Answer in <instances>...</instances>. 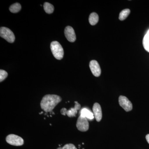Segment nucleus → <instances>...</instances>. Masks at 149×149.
Listing matches in <instances>:
<instances>
[{"mask_svg": "<svg viewBox=\"0 0 149 149\" xmlns=\"http://www.w3.org/2000/svg\"><path fill=\"white\" fill-rule=\"evenodd\" d=\"M7 143L12 146H19L24 144V140L15 134H10L6 138Z\"/></svg>", "mask_w": 149, "mask_h": 149, "instance_id": "obj_5", "label": "nucleus"}, {"mask_svg": "<svg viewBox=\"0 0 149 149\" xmlns=\"http://www.w3.org/2000/svg\"><path fill=\"white\" fill-rule=\"evenodd\" d=\"M64 33L66 39L69 42H73L76 40V35L72 27L68 26L65 27Z\"/></svg>", "mask_w": 149, "mask_h": 149, "instance_id": "obj_9", "label": "nucleus"}, {"mask_svg": "<svg viewBox=\"0 0 149 149\" xmlns=\"http://www.w3.org/2000/svg\"><path fill=\"white\" fill-rule=\"evenodd\" d=\"M90 69L93 75L95 77H99L101 73V70L98 63L95 60L91 61L90 63Z\"/></svg>", "mask_w": 149, "mask_h": 149, "instance_id": "obj_8", "label": "nucleus"}, {"mask_svg": "<svg viewBox=\"0 0 149 149\" xmlns=\"http://www.w3.org/2000/svg\"><path fill=\"white\" fill-rule=\"evenodd\" d=\"M57 149H77V148L75 147L73 144H67L65 145V146L62 148L60 147V148H58Z\"/></svg>", "mask_w": 149, "mask_h": 149, "instance_id": "obj_18", "label": "nucleus"}, {"mask_svg": "<svg viewBox=\"0 0 149 149\" xmlns=\"http://www.w3.org/2000/svg\"><path fill=\"white\" fill-rule=\"evenodd\" d=\"M51 49L53 55L56 59L61 60L64 56L63 48L58 42L53 41L51 44Z\"/></svg>", "mask_w": 149, "mask_h": 149, "instance_id": "obj_2", "label": "nucleus"}, {"mask_svg": "<svg viewBox=\"0 0 149 149\" xmlns=\"http://www.w3.org/2000/svg\"><path fill=\"white\" fill-rule=\"evenodd\" d=\"M0 36L9 43H13L15 40V36L13 32L7 27H1Z\"/></svg>", "mask_w": 149, "mask_h": 149, "instance_id": "obj_3", "label": "nucleus"}, {"mask_svg": "<svg viewBox=\"0 0 149 149\" xmlns=\"http://www.w3.org/2000/svg\"><path fill=\"white\" fill-rule=\"evenodd\" d=\"M80 116L82 117L86 118L88 120H93L95 118L94 113L87 108H83L81 110Z\"/></svg>", "mask_w": 149, "mask_h": 149, "instance_id": "obj_11", "label": "nucleus"}, {"mask_svg": "<svg viewBox=\"0 0 149 149\" xmlns=\"http://www.w3.org/2000/svg\"><path fill=\"white\" fill-rule=\"evenodd\" d=\"M143 45L144 49L149 52V35L146 34L143 40Z\"/></svg>", "mask_w": 149, "mask_h": 149, "instance_id": "obj_16", "label": "nucleus"}, {"mask_svg": "<svg viewBox=\"0 0 149 149\" xmlns=\"http://www.w3.org/2000/svg\"><path fill=\"white\" fill-rule=\"evenodd\" d=\"M21 6L19 3H16L10 7L9 10L12 13H17L21 10Z\"/></svg>", "mask_w": 149, "mask_h": 149, "instance_id": "obj_13", "label": "nucleus"}, {"mask_svg": "<svg viewBox=\"0 0 149 149\" xmlns=\"http://www.w3.org/2000/svg\"><path fill=\"white\" fill-rule=\"evenodd\" d=\"M76 126L78 130L82 132H85L88 130L89 124L88 119L80 116L77 119Z\"/></svg>", "mask_w": 149, "mask_h": 149, "instance_id": "obj_6", "label": "nucleus"}, {"mask_svg": "<svg viewBox=\"0 0 149 149\" xmlns=\"http://www.w3.org/2000/svg\"><path fill=\"white\" fill-rule=\"evenodd\" d=\"M99 21V16L97 14L95 13H93L89 16V21L90 24L92 25H95Z\"/></svg>", "mask_w": 149, "mask_h": 149, "instance_id": "obj_12", "label": "nucleus"}, {"mask_svg": "<svg viewBox=\"0 0 149 149\" xmlns=\"http://www.w3.org/2000/svg\"><path fill=\"white\" fill-rule=\"evenodd\" d=\"M147 34H149V30L148 31V32H147Z\"/></svg>", "mask_w": 149, "mask_h": 149, "instance_id": "obj_20", "label": "nucleus"}, {"mask_svg": "<svg viewBox=\"0 0 149 149\" xmlns=\"http://www.w3.org/2000/svg\"><path fill=\"white\" fill-rule=\"evenodd\" d=\"M44 8L46 13L51 14L53 13L54 11V6L50 3L48 2L44 3Z\"/></svg>", "mask_w": 149, "mask_h": 149, "instance_id": "obj_14", "label": "nucleus"}, {"mask_svg": "<svg viewBox=\"0 0 149 149\" xmlns=\"http://www.w3.org/2000/svg\"><path fill=\"white\" fill-rule=\"evenodd\" d=\"M93 110L94 116L96 120L98 122H100L101 120L102 117V109L100 104L98 103L94 104Z\"/></svg>", "mask_w": 149, "mask_h": 149, "instance_id": "obj_10", "label": "nucleus"}, {"mask_svg": "<svg viewBox=\"0 0 149 149\" xmlns=\"http://www.w3.org/2000/svg\"><path fill=\"white\" fill-rule=\"evenodd\" d=\"M43 113V112H42L40 113V114H41V113Z\"/></svg>", "mask_w": 149, "mask_h": 149, "instance_id": "obj_21", "label": "nucleus"}, {"mask_svg": "<svg viewBox=\"0 0 149 149\" xmlns=\"http://www.w3.org/2000/svg\"><path fill=\"white\" fill-rule=\"evenodd\" d=\"M130 12L129 9H125L120 12L119 14V19L120 20H123L128 17Z\"/></svg>", "mask_w": 149, "mask_h": 149, "instance_id": "obj_15", "label": "nucleus"}, {"mask_svg": "<svg viewBox=\"0 0 149 149\" xmlns=\"http://www.w3.org/2000/svg\"><path fill=\"white\" fill-rule=\"evenodd\" d=\"M61 97L56 95H47L43 97L40 103L42 109L46 112L52 111L56 106L61 101Z\"/></svg>", "mask_w": 149, "mask_h": 149, "instance_id": "obj_1", "label": "nucleus"}, {"mask_svg": "<svg viewBox=\"0 0 149 149\" xmlns=\"http://www.w3.org/2000/svg\"><path fill=\"white\" fill-rule=\"evenodd\" d=\"M8 74L5 70L1 69L0 70V82H2L5 80L7 77Z\"/></svg>", "mask_w": 149, "mask_h": 149, "instance_id": "obj_17", "label": "nucleus"}, {"mask_svg": "<svg viewBox=\"0 0 149 149\" xmlns=\"http://www.w3.org/2000/svg\"><path fill=\"white\" fill-rule=\"evenodd\" d=\"M74 107L71 108L70 109L67 110L65 108H63L61 110V113L63 115L65 116L67 115L69 117H76L77 111L79 110L81 108V106L79 103L77 102H74Z\"/></svg>", "mask_w": 149, "mask_h": 149, "instance_id": "obj_4", "label": "nucleus"}, {"mask_svg": "<svg viewBox=\"0 0 149 149\" xmlns=\"http://www.w3.org/2000/svg\"><path fill=\"white\" fill-rule=\"evenodd\" d=\"M118 101L120 106L122 107L125 111L128 112L132 110L133 105L131 102L126 97L120 96L118 99Z\"/></svg>", "mask_w": 149, "mask_h": 149, "instance_id": "obj_7", "label": "nucleus"}, {"mask_svg": "<svg viewBox=\"0 0 149 149\" xmlns=\"http://www.w3.org/2000/svg\"><path fill=\"white\" fill-rule=\"evenodd\" d=\"M146 139L148 143L149 144V134H148L146 136Z\"/></svg>", "mask_w": 149, "mask_h": 149, "instance_id": "obj_19", "label": "nucleus"}]
</instances>
